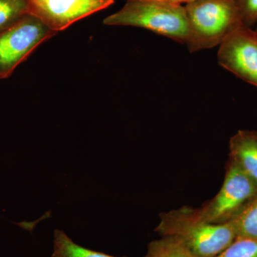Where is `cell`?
Here are the masks:
<instances>
[{"instance_id":"1","label":"cell","mask_w":257,"mask_h":257,"mask_svg":"<svg viewBox=\"0 0 257 257\" xmlns=\"http://www.w3.org/2000/svg\"><path fill=\"white\" fill-rule=\"evenodd\" d=\"M160 216L155 231L175 239L195 257H216L236 239L232 221L221 224L208 222L194 208L183 206Z\"/></svg>"},{"instance_id":"2","label":"cell","mask_w":257,"mask_h":257,"mask_svg":"<svg viewBox=\"0 0 257 257\" xmlns=\"http://www.w3.org/2000/svg\"><path fill=\"white\" fill-rule=\"evenodd\" d=\"M103 23L146 29L185 45L189 36L184 5L161 0H126L121 9L104 19Z\"/></svg>"},{"instance_id":"3","label":"cell","mask_w":257,"mask_h":257,"mask_svg":"<svg viewBox=\"0 0 257 257\" xmlns=\"http://www.w3.org/2000/svg\"><path fill=\"white\" fill-rule=\"evenodd\" d=\"M184 7L189 22L186 45L190 52L219 46L243 24L234 0H195Z\"/></svg>"},{"instance_id":"4","label":"cell","mask_w":257,"mask_h":257,"mask_svg":"<svg viewBox=\"0 0 257 257\" xmlns=\"http://www.w3.org/2000/svg\"><path fill=\"white\" fill-rule=\"evenodd\" d=\"M257 194L256 183L232 162L228 160L222 186L210 200L197 208L199 215L212 224L234 220Z\"/></svg>"},{"instance_id":"5","label":"cell","mask_w":257,"mask_h":257,"mask_svg":"<svg viewBox=\"0 0 257 257\" xmlns=\"http://www.w3.org/2000/svg\"><path fill=\"white\" fill-rule=\"evenodd\" d=\"M57 34L30 14L0 32V79L11 76L37 47Z\"/></svg>"},{"instance_id":"6","label":"cell","mask_w":257,"mask_h":257,"mask_svg":"<svg viewBox=\"0 0 257 257\" xmlns=\"http://www.w3.org/2000/svg\"><path fill=\"white\" fill-rule=\"evenodd\" d=\"M219 65L257 87V35L244 24L231 32L219 45Z\"/></svg>"},{"instance_id":"7","label":"cell","mask_w":257,"mask_h":257,"mask_svg":"<svg viewBox=\"0 0 257 257\" xmlns=\"http://www.w3.org/2000/svg\"><path fill=\"white\" fill-rule=\"evenodd\" d=\"M29 14L56 32L76 22L105 10L114 0H28Z\"/></svg>"},{"instance_id":"8","label":"cell","mask_w":257,"mask_h":257,"mask_svg":"<svg viewBox=\"0 0 257 257\" xmlns=\"http://www.w3.org/2000/svg\"><path fill=\"white\" fill-rule=\"evenodd\" d=\"M229 161L257 185V132L239 130L229 140Z\"/></svg>"},{"instance_id":"9","label":"cell","mask_w":257,"mask_h":257,"mask_svg":"<svg viewBox=\"0 0 257 257\" xmlns=\"http://www.w3.org/2000/svg\"><path fill=\"white\" fill-rule=\"evenodd\" d=\"M51 257H116L83 247L74 242L64 231L54 233V250Z\"/></svg>"},{"instance_id":"10","label":"cell","mask_w":257,"mask_h":257,"mask_svg":"<svg viewBox=\"0 0 257 257\" xmlns=\"http://www.w3.org/2000/svg\"><path fill=\"white\" fill-rule=\"evenodd\" d=\"M144 257H195L178 241L168 236H162L149 243Z\"/></svg>"},{"instance_id":"11","label":"cell","mask_w":257,"mask_h":257,"mask_svg":"<svg viewBox=\"0 0 257 257\" xmlns=\"http://www.w3.org/2000/svg\"><path fill=\"white\" fill-rule=\"evenodd\" d=\"M234 222L236 238H257V194Z\"/></svg>"},{"instance_id":"12","label":"cell","mask_w":257,"mask_h":257,"mask_svg":"<svg viewBox=\"0 0 257 257\" xmlns=\"http://www.w3.org/2000/svg\"><path fill=\"white\" fill-rule=\"evenodd\" d=\"M28 14V0H0V32Z\"/></svg>"},{"instance_id":"13","label":"cell","mask_w":257,"mask_h":257,"mask_svg":"<svg viewBox=\"0 0 257 257\" xmlns=\"http://www.w3.org/2000/svg\"><path fill=\"white\" fill-rule=\"evenodd\" d=\"M216 257H257V238H236Z\"/></svg>"},{"instance_id":"14","label":"cell","mask_w":257,"mask_h":257,"mask_svg":"<svg viewBox=\"0 0 257 257\" xmlns=\"http://www.w3.org/2000/svg\"><path fill=\"white\" fill-rule=\"evenodd\" d=\"M239 8L243 23L251 27L257 22V0H234Z\"/></svg>"},{"instance_id":"15","label":"cell","mask_w":257,"mask_h":257,"mask_svg":"<svg viewBox=\"0 0 257 257\" xmlns=\"http://www.w3.org/2000/svg\"><path fill=\"white\" fill-rule=\"evenodd\" d=\"M161 1L168 2V3H174V4H178L185 5L195 0H161Z\"/></svg>"},{"instance_id":"16","label":"cell","mask_w":257,"mask_h":257,"mask_svg":"<svg viewBox=\"0 0 257 257\" xmlns=\"http://www.w3.org/2000/svg\"><path fill=\"white\" fill-rule=\"evenodd\" d=\"M256 35H257V30H256Z\"/></svg>"}]
</instances>
